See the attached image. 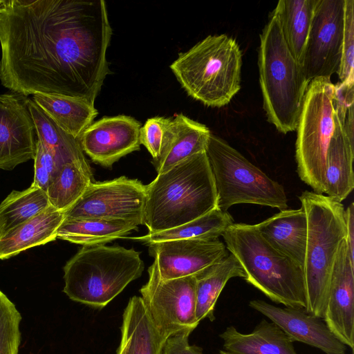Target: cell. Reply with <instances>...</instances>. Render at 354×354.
Returning <instances> with one entry per match:
<instances>
[{
	"instance_id": "6da1fadb",
	"label": "cell",
	"mask_w": 354,
	"mask_h": 354,
	"mask_svg": "<svg viewBox=\"0 0 354 354\" xmlns=\"http://www.w3.org/2000/svg\"><path fill=\"white\" fill-rule=\"evenodd\" d=\"M106 3L7 0L0 12V80L14 93L94 104L109 73Z\"/></svg>"
},
{
	"instance_id": "7a4b0ae2",
	"label": "cell",
	"mask_w": 354,
	"mask_h": 354,
	"mask_svg": "<svg viewBox=\"0 0 354 354\" xmlns=\"http://www.w3.org/2000/svg\"><path fill=\"white\" fill-rule=\"evenodd\" d=\"M217 206V193L206 151L194 155L146 185L143 225L149 234L169 230Z\"/></svg>"
},
{
	"instance_id": "3957f363",
	"label": "cell",
	"mask_w": 354,
	"mask_h": 354,
	"mask_svg": "<svg viewBox=\"0 0 354 354\" xmlns=\"http://www.w3.org/2000/svg\"><path fill=\"white\" fill-rule=\"evenodd\" d=\"M222 236L227 250L242 266L248 283L275 303L306 309L303 268L270 244L256 225L234 223Z\"/></svg>"
},
{
	"instance_id": "277c9868",
	"label": "cell",
	"mask_w": 354,
	"mask_h": 354,
	"mask_svg": "<svg viewBox=\"0 0 354 354\" xmlns=\"http://www.w3.org/2000/svg\"><path fill=\"white\" fill-rule=\"evenodd\" d=\"M258 65L268 121L281 133L295 131L309 82L290 53L273 12L260 35Z\"/></svg>"
},
{
	"instance_id": "5b68a950",
	"label": "cell",
	"mask_w": 354,
	"mask_h": 354,
	"mask_svg": "<svg viewBox=\"0 0 354 354\" xmlns=\"http://www.w3.org/2000/svg\"><path fill=\"white\" fill-rule=\"evenodd\" d=\"M299 198L307 218L305 311L323 318L333 270L346 236L345 209L342 203L314 192L304 191Z\"/></svg>"
},
{
	"instance_id": "8992f818",
	"label": "cell",
	"mask_w": 354,
	"mask_h": 354,
	"mask_svg": "<svg viewBox=\"0 0 354 354\" xmlns=\"http://www.w3.org/2000/svg\"><path fill=\"white\" fill-rule=\"evenodd\" d=\"M242 52L225 34L208 35L178 54L170 69L187 94L208 106L227 105L241 88Z\"/></svg>"
},
{
	"instance_id": "52a82bcc",
	"label": "cell",
	"mask_w": 354,
	"mask_h": 354,
	"mask_svg": "<svg viewBox=\"0 0 354 354\" xmlns=\"http://www.w3.org/2000/svg\"><path fill=\"white\" fill-rule=\"evenodd\" d=\"M145 264L133 248L82 245L64 267V292L73 301L96 308L106 306L142 274Z\"/></svg>"
},
{
	"instance_id": "ba28073f",
	"label": "cell",
	"mask_w": 354,
	"mask_h": 354,
	"mask_svg": "<svg viewBox=\"0 0 354 354\" xmlns=\"http://www.w3.org/2000/svg\"><path fill=\"white\" fill-rule=\"evenodd\" d=\"M206 153L223 211L241 203L288 209L283 187L252 164L223 138L211 133Z\"/></svg>"
},
{
	"instance_id": "9c48e42d",
	"label": "cell",
	"mask_w": 354,
	"mask_h": 354,
	"mask_svg": "<svg viewBox=\"0 0 354 354\" xmlns=\"http://www.w3.org/2000/svg\"><path fill=\"white\" fill-rule=\"evenodd\" d=\"M334 84L329 78L312 80L307 87L297 127L295 159L300 179L323 194L327 151L335 124Z\"/></svg>"
},
{
	"instance_id": "30bf717a",
	"label": "cell",
	"mask_w": 354,
	"mask_h": 354,
	"mask_svg": "<svg viewBox=\"0 0 354 354\" xmlns=\"http://www.w3.org/2000/svg\"><path fill=\"white\" fill-rule=\"evenodd\" d=\"M148 281L140 289L147 314L160 336L192 333L199 322L196 316V275L164 280L156 263L148 268Z\"/></svg>"
},
{
	"instance_id": "8fae6325",
	"label": "cell",
	"mask_w": 354,
	"mask_h": 354,
	"mask_svg": "<svg viewBox=\"0 0 354 354\" xmlns=\"http://www.w3.org/2000/svg\"><path fill=\"white\" fill-rule=\"evenodd\" d=\"M146 185L120 176L93 182L81 198L64 212V219L109 218L143 225Z\"/></svg>"
},
{
	"instance_id": "7c38bea8",
	"label": "cell",
	"mask_w": 354,
	"mask_h": 354,
	"mask_svg": "<svg viewBox=\"0 0 354 354\" xmlns=\"http://www.w3.org/2000/svg\"><path fill=\"white\" fill-rule=\"evenodd\" d=\"M344 0H316L301 68L310 82L338 73L344 31Z\"/></svg>"
},
{
	"instance_id": "4fadbf2b",
	"label": "cell",
	"mask_w": 354,
	"mask_h": 354,
	"mask_svg": "<svg viewBox=\"0 0 354 354\" xmlns=\"http://www.w3.org/2000/svg\"><path fill=\"white\" fill-rule=\"evenodd\" d=\"M147 245L159 275L164 280L196 275L222 261L230 254L219 239H176Z\"/></svg>"
},
{
	"instance_id": "5bb4252c",
	"label": "cell",
	"mask_w": 354,
	"mask_h": 354,
	"mask_svg": "<svg viewBox=\"0 0 354 354\" xmlns=\"http://www.w3.org/2000/svg\"><path fill=\"white\" fill-rule=\"evenodd\" d=\"M141 127L131 116L104 117L89 125L79 141L84 153L93 162L111 168L123 156L140 149Z\"/></svg>"
},
{
	"instance_id": "9a60e30c",
	"label": "cell",
	"mask_w": 354,
	"mask_h": 354,
	"mask_svg": "<svg viewBox=\"0 0 354 354\" xmlns=\"http://www.w3.org/2000/svg\"><path fill=\"white\" fill-rule=\"evenodd\" d=\"M27 97L19 94H0V169L12 170L34 159L35 129Z\"/></svg>"
},
{
	"instance_id": "2e32d148",
	"label": "cell",
	"mask_w": 354,
	"mask_h": 354,
	"mask_svg": "<svg viewBox=\"0 0 354 354\" xmlns=\"http://www.w3.org/2000/svg\"><path fill=\"white\" fill-rule=\"evenodd\" d=\"M324 321L333 334L352 351L354 348V264L342 242L333 270Z\"/></svg>"
},
{
	"instance_id": "e0dca14e",
	"label": "cell",
	"mask_w": 354,
	"mask_h": 354,
	"mask_svg": "<svg viewBox=\"0 0 354 354\" xmlns=\"http://www.w3.org/2000/svg\"><path fill=\"white\" fill-rule=\"evenodd\" d=\"M249 306L268 317L294 342H300L322 351L326 354H346V346L330 330L322 318L305 310L281 308L260 299Z\"/></svg>"
},
{
	"instance_id": "ac0fdd59",
	"label": "cell",
	"mask_w": 354,
	"mask_h": 354,
	"mask_svg": "<svg viewBox=\"0 0 354 354\" xmlns=\"http://www.w3.org/2000/svg\"><path fill=\"white\" fill-rule=\"evenodd\" d=\"M210 134L205 124L182 113L175 115L160 156L151 161L157 174L165 172L188 158L206 151Z\"/></svg>"
},
{
	"instance_id": "d6986e66",
	"label": "cell",
	"mask_w": 354,
	"mask_h": 354,
	"mask_svg": "<svg viewBox=\"0 0 354 354\" xmlns=\"http://www.w3.org/2000/svg\"><path fill=\"white\" fill-rule=\"evenodd\" d=\"M256 226L270 244L303 268L307 241V218L302 207L281 210Z\"/></svg>"
},
{
	"instance_id": "ffe728a7",
	"label": "cell",
	"mask_w": 354,
	"mask_h": 354,
	"mask_svg": "<svg viewBox=\"0 0 354 354\" xmlns=\"http://www.w3.org/2000/svg\"><path fill=\"white\" fill-rule=\"evenodd\" d=\"M333 118L335 129L327 151L324 194L341 203L354 188V144L346 136L334 112Z\"/></svg>"
},
{
	"instance_id": "44dd1931",
	"label": "cell",
	"mask_w": 354,
	"mask_h": 354,
	"mask_svg": "<svg viewBox=\"0 0 354 354\" xmlns=\"http://www.w3.org/2000/svg\"><path fill=\"white\" fill-rule=\"evenodd\" d=\"M220 337L227 354H297L293 342L274 323L265 319L248 334L227 327Z\"/></svg>"
},
{
	"instance_id": "7402d4cb",
	"label": "cell",
	"mask_w": 354,
	"mask_h": 354,
	"mask_svg": "<svg viewBox=\"0 0 354 354\" xmlns=\"http://www.w3.org/2000/svg\"><path fill=\"white\" fill-rule=\"evenodd\" d=\"M116 354H160L164 340L151 322L141 297H132L122 315Z\"/></svg>"
},
{
	"instance_id": "603a6c76",
	"label": "cell",
	"mask_w": 354,
	"mask_h": 354,
	"mask_svg": "<svg viewBox=\"0 0 354 354\" xmlns=\"http://www.w3.org/2000/svg\"><path fill=\"white\" fill-rule=\"evenodd\" d=\"M64 220V212L50 205L0 239V259L54 241Z\"/></svg>"
},
{
	"instance_id": "cb8c5ba5",
	"label": "cell",
	"mask_w": 354,
	"mask_h": 354,
	"mask_svg": "<svg viewBox=\"0 0 354 354\" xmlns=\"http://www.w3.org/2000/svg\"><path fill=\"white\" fill-rule=\"evenodd\" d=\"M245 272L231 253L222 261L196 275V316L198 322L205 318L215 319L217 299L227 282L234 277L245 278Z\"/></svg>"
},
{
	"instance_id": "d4e9b609",
	"label": "cell",
	"mask_w": 354,
	"mask_h": 354,
	"mask_svg": "<svg viewBox=\"0 0 354 354\" xmlns=\"http://www.w3.org/2000/svg\"><path fill=\"white\" fill-rule=\"evenodd\" d=\"M32 100L62 129L78 140L98 114L94 104L79 98L35 94Z\"/></svg>"
},
{
	"instance_id": "484cf974",
	"label": "cell",
	"mask_w": 354,
	"mask_h": 354,
	"mask_svg": "<svg viewBox=\"0 0 354 354\" xmlns=\"http://www.w3.org/2000/svg\"><path fill=\"white\" fill-rule=\"evenodd\" d=\"M138 225L122 219H64L57 238L82 245L105 244L138 230Z\"/></svg>"
},
{
	"instance_id": "4316f807",
	"label": "cell",
	"mask_w": 354,
	"mask_h": 354,
	"mask_svg": "<svg viewBox=\"0 0 354 354\" xmlns=\"http://www.w3.org/2000/svg\"><path fill=\"white\" fill-rule=\"evenodd\" d=\"M27 104L37 139L52 152L58 168L71 162L90 166L78 139L62 129L31 98Z\"/></svg>"
},
{
	"instance_id": "83f0119b",
	"label": "cell",
	"mask_w": 354,
	"mask_h": 354,
	"mask_svg": "<svg viewBox=\"0 0 354 354\" xmlns=\"http://www.w3.org/2000/svg\"><path fill=\"white\" fill-rule=\"evenodd\" d=\"M316 0H280L273 10L295 59L302 64Z\"/></svg>"
},
{
	"instance_id": "f1b7e54d",
	"label": "cell",
	"mask_w": 354,
	"mask_h": 354,
	"mask_svg": "<svg viewBox=\"0 0 354 354\" xmlns=\"http://www.w3.org/2000/svg\"><path fill=\"white\" fill-rule=\"evenodd\" d=\"M233 223L234 219L229 212L216 206L205 214L181 225L131 239L146 244L176 239H216L222 236Z\"/></svg>"
},
{
	"instance_id": "f546056e",
	"label": "cell",
	"mask_w": 354,
	"mask_h": 354,
	"mask_svg": "<svg viewBox=\"0 0 354 354\" xmlns=\"http://www.w3.org/2000/svg\"><path fill=\"white\" fill-rule=\"evenodd\" d=\"M93 180L90 166L77 162L63 164L55 173L46 192L50 205L65 212L81 198Z\"/></svg>"
},
{
	"instance_id": "4dcf8cb0",
	"label": "cell",
	"mask_w": 354,
	"mask_h": 354,
	"mask_svg": "<svg viewBox=\"0 0 354 354\" xmlns=\"http://www.w3.org/2000/svg\"><path fill=\"white\" fill-rule=\"evenodd\" d=\"M50 205L47 193L37 187L13 190L0 204V239Z\"/></svg>"
},
{
	"instance_id": "1f68e13d",
	"label": "cell",
	"mask_w": 354,
	"mask_h": 354,
	"mask_svg": "<svg viewBox=\"0 0 354 354\" xmlns=\"http://www.w3.org/2000/svg\"><path fill=\"white\" fill-rule=\"evenodd\" d=\"M21 320L15 304L0 290V354H18Z\"/></svg>"
},
{
	"instance_id": "d6a6232c",
	"label": "cell",
	"mask_w": 354,
	"mask_h": 354,
	"mask_svg": "<svg viewBox=\"0 0 354 354\" xmlns=\"http://www.w3.org/2000/svg\"><path fill=\"white\" fill-rule=\"evenodd\" d=\"M354 1L344 0L342 57L338 72L340 82L354 84Z\"/></svg>"
},
{
	"instance_id": "836d02e7",
	"label": "cell",
	"mask_w": 354,
	"mask_h": 354,
	"mask_svg": "<svg viewBox=\"0 0 354 354\" xmlns=\"http://www.w3.org/2000/svg\"><path fill=\"white\" fill-rule=\"evenodd\" d=\"M171 118L155 116L146 120L140 130V142L157 159L166 142Z\"/></svg>"
},
{
	"instance_id": "e575fe53",
	"label": "cell",
	"mask_w": 354,
	"mask_h": 354,
	"mask_svg": "<svg viewBox=\"0 0 354 354\" xmlns=\"http://www.w3.org/2000/svg\"><path fill=\"white\" fill-rule=\"evenodd\" d=\"M34 160L35 176L32 185L46 192L58 167L52 152L39 139L36 140Z\"/></svg>"
},
{
	"instance_id": "d590c367",
	"label": "cell",
	"mask_w": 354,
	"mask_h": 354,
	"mask_svg": "<svg viewBox=\"0 0 354 354\" xmlns=\"http://www.w3.org/2000/svg\"><path fill=\"white\" fill-rule=\"evenodd\" d=\"M189 331H182L167 337L162 346L160 354H203V348L189 344Z\"/></svg>"
},
{
	"instance_id": "8d00e7d4",
	"label": "cell",
	"mask_w": 354,
	"mask_h": 354,
	"mask_svg": "<svg viewBox=\"0 0 354 354\" xmlns=\"http://www.w3.org/2000/svg\"><path fill=\"white\" fill-rule=\"evenodd\" d=\"M346 236V241L348 254L351 262L354 264V203H351L345 209Z\"/></svg>"
},
{
	"instance_id": "74e56055",
	"label": "cell",
	"mask_w": 354,
	"mask_h": 354,
	"mask_svg": "<svg viewBox=\"0 0 354 354\" xmlns=\"http://www.w3.org/2000/svg\"><path fill=\"white\" fill-rule=\"evenodd\" d=\"M6 2H7V0H0V12L3 9Z\"/></svg>"
},
{
	"instance_id": "f35d334b",
	"label": "cell",
	"mask_w": 354,
	"mask_h": 354,
	"mask_svg": "<svg viewBox=\"0 0 354 354\" xmlns=\"http://www.w3.org/2000/svg\"><path fill=\"white\" fill-rule=\"evenodd\" d=\"M221 352L223 353V354H227L226 352H225L224 351H221Z\"/></svg>"
},
{
	"instance_id": "ab89813d",
	"label": "cell",
	"mask_w": 354,
	"mask_h": 354,
	"mask_svg": "<svg viewBox=\"0 0 354 354\" xmlns=\"http://www.w3.org/2000/svg\"><path fill=\"white\" fill-rule=\"evenodd\" d=\"M218 354H223V353L221 352V351H220L219 353H218Z\"/></svg>"
}]
</instances>
